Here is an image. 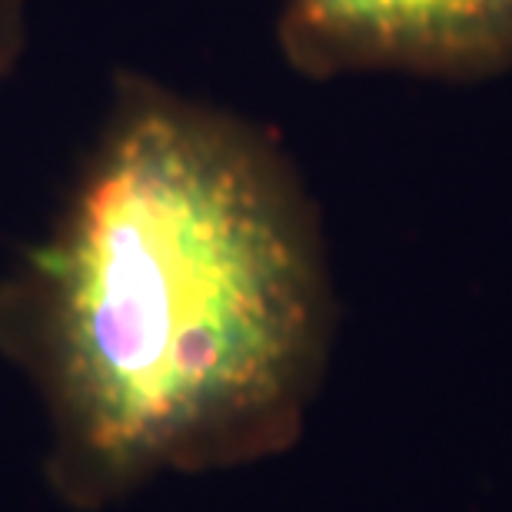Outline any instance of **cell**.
Returning a JSON list of instances; mask_svg holds the SVG:
<instances>
[{
    "label": "cell",
    "mask_w": 512,
    "mask_h": 512,
    "mask_svg": "<svg viewBox=\"0 0 512 512\" xmlns=\"http://www.w3.org/2000/svg\"><path fill=\"white\" fill-rule=\"evenodd\" d=\"M330 336L320 220L286 153L150 80L120 87L0 276V353L47 413V486L80 512L293 446Z\"/></svg>",
    "instance_id": "6da1fadb"
},
{
    "label": "cell",
    "mask_w": 512,
    "mask_h": 512,
    "mask_svg": "<svg viewBox=\"0 0 512 512\" xmlns=\"http://www.w3.org/2000/svg\"><path fill=\"white\" fill-rule=\"evenodd\" d=\"M280 47L306 77L479 80L512 67V0H280Z\"/></svg>",
    "instance_id": "7a4b0ae2"
}]
</instances>
